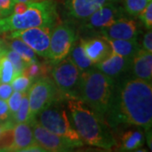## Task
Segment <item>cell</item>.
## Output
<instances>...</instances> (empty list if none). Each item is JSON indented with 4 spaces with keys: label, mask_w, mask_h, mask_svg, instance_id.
Segmentation results:
<instances>
[{
    "label": "cell",
    "mask_w": 152,
    "mask_h": 152,
    "mask_svg": "<svg viewBox=\"0 0 152 152\" xmlns=\"http://www.w3.org/2000/svg\"><path fill=\"white\" fill-rule=\"evenodd\" d=\"M20 2H25V3H28V2H37V1H41V0H17Z\"/></svg>",
    "instance_id": "74e56055"
},
{
    "label": "cell",
    "mask_w": 152,
    "mask_h": 152,
    "mask_svg": "<svg viewBox=\"0 0 152 152\" xmlns=\"http://www.w3.org/2000/svg\"><path fill=\"white\" fill-rule=\"evenodd\" d=\"M77 40L75 28L69 23L57 26L51 32L48 60L53 64L67 58Z\"/></svg>",
    "instance_id": "ba28073f"
},
{
    "label": "cell",
    "mask_w": 152,
    "mask_h": 152,
    "mask_svg": "<svg viewBox=\"0 0 152 152\" xmlns=\"http://www.w3.org/2000/svg\"><path fill=\"white\" fill-rule=\"evenodd\" d=\"M114 85L113 79L93 67L81 72L79 99L104 120L111 104Z\"/></svg>",
    "instance_id": "3957f363"
},
{
    "label": "cell",
    "mask_w": 152,
    "mask_h": 152,
    "mask_svg": "<svg viewBox=\"0 0 152 152\" xmlns=\"http://www.w3.org/2000/svg\"><path fill=\"white\" fill-rule=\"evenodd\" d=\"M119 0H113L105 4L90 16L83 20L82 27L86 30H101L124 17V11L119 4Z\"/></svg>",
    "instance_id": "8fae6325"
},
{
    "label": "cell",
    "mask_w": 152,
    "mask_h": 152,
    "mask_svg": "<svg viewBox=\"0 0 152 152\" xmlns=\"http://www.w3.org/2000/svg\"><path fill=\"white\" fill-rule=\"evenodd\" d=\"M14 125H15V124L11 120H8V121H4V122H0V138L8 129L13 128Z\"/></svg>",
    "instance_id": "d590c367"
},
{
    "label": "cell",
    "mask_w": 152,
    "mask_h": 152,
    "mask_svg": "<svg viewBox=\"0 0 152 152\" xmlns=\"http://www.w3.org/2000/svg\"><path fill=\"white\" fill-rule=\"evenodd\" d=\"M99 32L106 40H135L139 35V26L134 20L123 17L99 30Z\"/></svg>",
    "instance_id": "7c38bea8"
},
{
    "label": "cell",
    "mask_w": 152,
    "mask_h": 152,
    "mask_svg": "<svg viewBox=\"0 0 152 152\" xmlns=\"http://www.w3.org/2000/svg\"><path fill=\"white\" fill-rule=\"evenodd\" d=\"M38 115L39 124L47 130L71 140H81L64 109L54 106L53 103Z\"/></svg>",
    "instance_id": "8992f818"
},
{
    "label": "cell",
    "mask_w": 152,
    "mask_h": 152,
    "mask_svg": "<svg viewBox=\"0 0 152 152\" xmlns=\"http://www.w3.org/2000/svg\"><path fill=\"white\" fill-rule=\"evenodd\" d=\"M17 0H0V18L12 15L14 5Z\"/></svg>",
    "instance_id": "f546056e"
},
{
    "label": "cell",
    "mask_w": 152,
    "mask_h": 152,
    "mask_svg": "<svg viewBox=\"0 0 152 152\" xmlns=\"http://www.w3.org/2000/svg\"><path fill=\"white\" fill-rule=\"evenodd\" d=\"M5 39L17 38L26 43L39 56L48 59L51 28L33 27L4 33Z\"/></svg>",
    "instance_id": "30bf717a"
},
{
    "label": "cell",
    "mask_w": 152,
    "mask_h": 152,
    "mask_svg": "<svg viewBox=\"0 0 152 152\" xmlns=\"http://www.w3.org/2000/svg\"><path fill=\"white\" fill-rule=\"evenodd\" d=\"M29 113H30V107H29V98H28V91L24 92L23 97L21 100L20 106L18 109L17 113L12 118V122L15 124L20 123H28L30 124L29 119Z\"/></svg>",
    "instance_id": "cb8c5ba5"
},
{
    "label": "cell",
    "mask_w": 152,
    "mask_h": 152,
    "mask_svg": "<svg viewBox=\"0 0 152 152\" xmlns=\"http://www.w3.org/2000/svg\"><path fill=\"white\" fill-rule=\"evenodd\" d=\"M58 93L53 81H51L47 78H40L33 83L28 90L30 123L32 122L43 109L54 102Z\"/></svg>",
    "instance_id": "52a82bcc"
},
{
    "label": "cell",
    "mask_w": 152,
    "mask_h": 152,
    "mask_svg": "<svg viewBox=\"0 0 152 152\" xmlns=\"http://www.w3.org/2000/svg\"><path fill=\"white\" fill-rule=\"evenodd\" d=\"M22 152H46L42 147L39 145L37 143H34L32 145L27 146Z\"/></svg>",
    "instance_id": "e575fe53"
},
{
    "label": "cell",
    "mask_w": 152,
    "mask_h": 152,
    "mask_svg": "<svg viewBox=\"0 0 152 152\" xmlns=\"http://www.w3.org/2000/svg\"><path fill=\"white\" fill-rule=\"evenodd\" d=\"M131 68L135 78L151 81L152 53H149L143 48L139 49L132 59Z\"/></svg>",
    "instance_id": "e0dca14e"
},
{
    "label": "cell",
    "mask_w": 152,
    "mask_h": 152,
    "mask_svg": "<svg viewBox=\"0 0 152 152\" xmlns=\"http://www.w3.org/2000/svg\"><path fill=\"white\" fill-rule=\"evenodd\" d=\"M105 118L113 128L127 124L142 127L145 130L151 129V81L134 77L117 82Z\"/></svg>",
    "instance_id": "6da1fadb"
},
{
    "label": "cell",
    "mask_w": 152,
    "mask_h": 152,
    "mask_svg": "<svg viewBox=\"0 0 152 152\" xmlns=\"http://www.w3.org/2000/svg\"><path fill=\"white\" fill-rule=\"evenodd\" d=\"M132 60L124 58L120 55L111 53L108 57L102 62L96 64V68L104 75L111 77L112 79L119 78L128 69L131 68Z\"/></svg>",
    "instance_id": "5bb4252c"
},
{
    "label": "cell",
    "mask_w": 152,
    "mask_h": 152,
    "mask_svg": "<svg viewBox=\"0 0 152 152\" xmlns=\"http://www.w3.org/2000/svg\"><path fill=\"white\" fill-rule=\"evenodd\" d=\"M36 142L43 148L45 151L64 152L73 151L75 148L83 145L82 140H75L64 136L58 135L47 130L34 119L30 123Z\"/></svg>",
    "instance_id": "9c48e42d"
},
{
    "label": "cell",
    "mask_w": 152,
    "mask_h": 152,
    "mask_svg": "<svg viewBox=\"0 0 152 152\" xmlns=\"http://www.w3.org/2000/svg\"><path fill=\"white\" fill-rule=\"evenodd\" d=\"M10 120V109L7 101L0 98V122Z\"/></svg>",
    "instance_id": "4dcf8cb0"
},
{
    "label": "cell",
    "mask_w": 152,
    "mask_h": 152,
    "mask_svg": "<svg viewBox=\"0 0 152 152\" xmlns=\"http://www.w3.org/2000/svg\"><path fill=\"white\" fill-rule=\"evenodd\" d=\"M14 90L9 83H2L0 84V98L7 101L13 93Z\"/></svg>",
    "instance_id": "1f68e13d"
},
{
    "label": "cell",
    "mask_w": 152,
    "mask_h": 152,
    "mask_svg": "<svg viewBox=\"0 0 152 152\" xmlns=\"http://www.w3.org/2000/svg\"><path fill=\"white\" fill-rule=\"evenodd\" d=\"M58 15L53 0L29 2L26 10L0 18V33L33 27L52 28L57 25Z\"/></svg>",
    "instance_id": "277c9868"
},
{
    "label": "cell",
    "mask_w": 152,
    "mask_h": 152,
    "mask_svg": "<svg viewBox=\"0 0 152 152\" xmlns=\"http://www.w3.org/2000/svg\"><path fill=\"white\" fill-rule=\"evenodd\" d=\"M23 73L33 81L37 79L43 78V76L48 73V66L39 62L32 63L26 67Z\"/></svg>",
    "instance_id": "484cf974"
},
{
    "label": "cell",
    "mask_w": 152,
    "mask_h": 152,
    "mask_svg": "<svg viewBox=\"0 0 152 152\" xmlns=\"http://www.w3.org/2000/svg\"><path fill=\"white\" fill-rule=\"evenodd\" d=\"M31 84H32V80L24 73H22L20 75L15 76L13 79V80L10 82L13 90L15 91H20V92L27 91L30 86H31Z\"/></svg>",
    "instance_id": "4316f807"
},
{
    "label": "cell",
    "mask_w": 152,
    "mask_h": 152,
    "mask_svg": "<svg viewBox=\"0 0 152 152\" xmlns=\"http://www.w3.org/2000/svg\"><path fill=\"white\" fill-rule=\"evenodd\" d=\"M36 143L31 126L28 123L15 124L12 129V143L8 151H23L24 149Z\"/></svg>",
    "instance_id": "2e32d148"
},
{
    "label": "cell",
    "mask_w": 152,
    "mask_h": 152,
    "mask_svg": "<svg viewBox=\"0 0 152 152\" xmlns=\"http://www.w3.org/2000/svg\"><path fill=\"white\" fill-rule=\"evenodd\" d=\"M151 0H124V11L128 15L135 18L145 9Z\"/></svg>",
    "instance_id": "603a6c76"
},
{
    "label": "cell",
    "mask_w": 152,
    "mask_h": 152,
    "mask_svg": "<svg viewBox=\"0 0 152 152\" xmlns=\"http://www.w3.org/2000/svg\"><path fill=\"white\" fill-rule=\"evenodd\" d=\"M142 48L149 53H152V32L151 30H148L142 41Z\"/></svg>",
    "instance_id": "d6a6232c"
},
{
    "label": "cell",
    "mask_w": 152,
    "mask_h": 152,
    "mask_svg": "<svg viewBox=\"0 0 152 152\" xmlns=\"http://www.w3.org/2000/svg\"><path fill=\"white\" fill-rule=\"evenodd\" d=\"M53 83L59 94L65 98H79L81 72L77 66L68 58L56 64L52 71Z\"/></svg>",
    "instance_id": "5b68a950"
},
{
    "label": "cell",
    "mask_w": 152,
    "mask_h": 152,
    "mask_svg": "<svg viewBox=\"0 0 152 152\" xmlns=\"http://www.w3.org/2000/svg\"><path fill=\"white\" fill-rule=\"evenodd\" d=\"M5 49V47H4V43L2 40H0V53Z\"/></svg>",
    "instance_id": "8d00e7d4"
},
{
    "label": "cell",
    "mask_w": 152,
    "mask_h": 152,
    "mask_svg": "<svg viewBox=\"0 0 152 152\" xmlns=\"http://www.w3.org/2000/svg\"><path fill=\"white\" fill-rule=\"evenodd\" d=\"M28 3L17 1L16 3L15 4V5H14V9H13V13L12 14H21L23 12H25V11L26 10V9H27Z\"/></svg>",
    "instance_id": "836d02e7"
},
{
    "label": "cell",
    "mask_w": 152,
    "mask_h": 152,
    "mask_svg": "<svg viewBox=\"0 0 152 152\" xmlns=\"http://www.w3.org/2000/svg\"><path fill=\"white\" fill-rule=\"evenodd\" d=\"M80 42L94 64L106 59L112 53L108 42L103 37L81 39L80 40Z\"/></svg>",
    "instance_id": "9a60e30c"
},
{
    "label": "cell",
    "mask_w": 152,
    "mask_h": 152,
    "mask_svg": "<svg viewBox=\"0 0 152 152\" xmlns=\"http://www.w3.org/2000/svg\"><path fill=\"white\" fill-rule=\"evenodd\" d=\"M4 54L9 58L11 64H13L14 69H15V77L21 75L24 72V69H26V67L28 65L23 60L21 57L15 51H13L12 49L8 48L4 50Z\"/></svg>",
    "instance_id": "d4e9b609"
},
{
    "label": "cell",
    "mask_w": 152,
    "mask_h": 152,
    "mask_svg": "<svg viewBox=\"0 0 152 152\" xmlns=\"http://www.w3.org/2000/svg\"><path fill=\"white\" fill-rule=\"evenodd\" d=\"M142 24L147 30L152 29V2H150L145 9L142 11L139 15Z\"/></svg>",
    "instance_id": "f1b7e54d"
},
{
    "label": "cell",
    "mask_w": 152,
    "mask_h": 152,
    "mask_svg": "<svg viewBox=\"0 0 152 152\" xmlns=\"http://www.w3.org/2000/svg\"><path fill=\"white\" fill-rule=\"evenodd\" d=\"M112 48V52L124 58L133 59L137 51L140 48L135 40H107Z\"/></svg>",
    "instance_id": "ac0fdd59"
},
{
    "label": "cell",
    "mask_w": 152,
    "mask_h": 152,
    "mask_svg": "<svg viewBox=\"0 0 152 152\" xmlns=\"http://www.w3.org/2000/svg\"><path fill=\"white\" fill-rule=\"evenodd\" d=\"M66 100L70 122L82 141L104 150H111L117 145L113 134L98 114L79 98Z\"/></svg>",
    "instance_id": "7a4b0ae2"
},
{
    "label": "cell",
    "mask_w": 152,
    "mask_h": 152,
    "mask_svg": "<svg viewBox=\"0 0 152 152\" xmlns=\"http://www.w3.org/2000/svg\"><path fill=\"white\" fill-rule=\"evenodd\" d=\"M69 56V58L72 60V62L77 66V68L80 70V72L88 70L93 68L94 66V64L86 55L80 42L77 43L76 42H75L74 46L71 48Z\"/></svg>",
    "instance_id": "44dd1931"
},
{
    "label": "cell",
    "mask_w": 152,
    "mask_h": 152,
    "mask_svg": "<svg viewBox=\"0 0 152 152\" xmlns=\"http://www.w3.org/2000/svg\"><path fill=\"white\" fill-rule=\"evenodd\" d=\"M112 1L113 0H66L65 8L69 16L83 20Z\"/></svg>",
    "instance_id": "4fadbf2b"
},
{
    "label": "cell",
    "mask_w": 152,
    "mask_h": 152,
    "mask_svg": "<svg viewBox=\"0 0 152 152\" xmlns=\"http://www.w3.org/2000/svg\"><path fill=\"white\" fill-rule=\"evenodd\" d=\"M24 92H20V91H14L11 96L7 100V103L9 106L10 109V120L12 121V118L17 113L18 109L20 106L21 103L22 97H23Z\"/></svg>",
    "instance_id": "83f0119b"
},
{
    "label": "cell",
    "mask_w": 152,
    "mask_h": 152,
    "mask_svg": "<svg viewBox=\"0 0 152 152\" xmlns=\"http://www.w3.org/2000/svg\"><path fill=\"white\" fill-rule=\"evenodd\" d=\"M145 142V136L141 131L129 130L124 133L120 139L118 146L122 151H138Z\"/></svg>",
    "instance_id": "d6986e66"
},
{
    "label": "cell",
    "mask_w": 152,
    "mask_h": 152,
    "mask_svg": "<svg viewBox=\"0 0 152 152\" xmlns=\"http://www.w3.org/2000/svg\"><path fill=\"white\" fill-rule=\"evenodd\" d=\"M5 41L8 48L12 49L13 51L17 53L27 64L38 62L37 53L20 39L12 38V39H5Z\"/></svg>",
    "instance_id": "ffe728a7"
},
{
    "label": "cell",
    "mask_w": 152,
    "mask_h": 152,
    "mask_svg": "<svg viewBox=\"0 0 152 152\" xmlns=\"http://www.w3.org/2000/svg\"><path fill=\"white\" fill-rule=\"evenodd\" d=\"M15 78V69L9 58L4 54V51L0 53V84L9 83Z\"/></svg>",
    "instance_id": "7402d4cb"
}]
</instances>
